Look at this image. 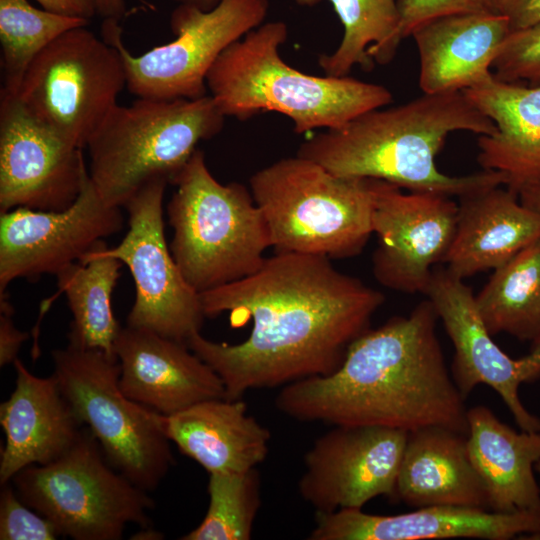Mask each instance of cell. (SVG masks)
Wrapping results in <instances>:
<instances>
[{
    "mask_svg": "<svg viewBox=\"0 0 540 540\" xmlns=\"http://www.w3.org/2000/svg\"><path fill=\"white\" fill-rule=\"evenodd\" d=\"M491 68L500 81L540 86V23L510 31Z\"/></svg>",
    "mask_w": 540,
    "mask_h": 540,
    "instance_id": "1f68e13d",
    "label": "cell"
},
{
    "mask_svg": "<svg viewBox=\"0 0 540 540\" xmlns=\"http://www.w3.org/2000/svg\"><path fill=\"white\" fill-rule=\"evenodd\" d=\"M462 91L496 126L478 139L481 167L502 173L517 194L539 183L540 86L503 82L491 72Z\"/></svg>",
    "mask_w": 540,
    "mask_h": 540,
    "instance_id": "7402d4cb",
    "label": "cell"
},
{
    "mask_svg": "<svg viewBox=\"0 0 540 540\" xmlns=\"http://www.w3.org/2000/svg\"><path fill=\"white\" fill-rule=\"evenodd\" d=\"M268 9V0H221L208 11L179 4L170 16L175 38L139 56L124 46L118 19L105 18L102 38L119 51L131 94L196 99L207 95L206 78L221 53L263 24Z\"/></svg>",
    "mask_w": 540,
    "mask_h": 540,
    "instance_id": "8fae6325",
    "label": "cell"
},
{
    "mask_svg": "<svg viewBox=\"0 0 540 540\" xmlns=\"http://www.w3.org/2000/svg\"><path fill=\"white\" fill-rule=\"evenodd\" d=\"M100 240L80 261L59 272L57 284L72 314L68 344L114 354L121 325L113 315L111 296L123 263L106 253Z\"/></svg>",
    "mask_w": 540,
    "mask_h": 540,
    "instance_id": "4316f807",
    "label": "cell"
},
{
    "mask_svg": "<svg viewBox=\"0 0 540 540\" xmlns=\"http://www.w3.org/2000/svg\"><path fill=\"white\" fill-rule=\"evenodd\" d=\"M59 533L44 516L27 506L12 484L2 485L0 493L1 540H55Z\"/></svg>",
    "mask_w": 540,
    "mask_h": 540,
    "instance_id": "d6a6232c",
    "label": "cell"
},
{
    "mask_svg": "<svg viewBox=\"0 0 540 540\" xmlns=\"http://www.w3.org/2000/svg\"><path fill=\"white\" fill-rule=\"evenodd\" d=\"M168 181L153 180L125 205L129 229L106 253L125 264L135 282V302L128 326L150 330L186 343L205 318L200 294L184 278L168 247L163 198Z\"/></svg>",
    "mask_w": 540,
    "mask_h": 540,
    "instance_id": "7c38bea8",
    "label": "cell"
},
{
    "mask_svg": "<svg viewBox=\"0 0 540 540\" xmlns=\"http://www.w3.org/2000/svg\"><path fill=\"white\" fill-rule=\"evenodd\" d=\"M172 184L176 191L167 205L173 229L170 250L193 289H215L262 266L271 243L250 189L217 181L199 149Z\"/></svg>",
    "mask_w": 540,
    "mask_h": 540,
    "instance_id": "5b68a950",
    "label": "cell"
},
{
    "mask_svg": "<svg viewBox=\"0 0 540 540\" xmlns=\"http://www.w3.org/2000/svg\"><path fill=\"white\" fill-rule=\"evenodd\" d=\"M43 9L69 17L90 18L97 12L96 0H36Z\"/></svg>",
    "mask_w": 540,
    "mask_h": 540,
    "instance_id": "8d00e7d4",
    "label": "cell"
},
{
    "mask_svg": "<svg viewBox=\"0 0 540 540\" xmlns=\"http://www.w3.org/2000/svg\"><path fill=\"white\" fill-rule=\"evenodd\" d=\"M475 302L492 336L540 338V239L495 269Z\"/></svg>",
    "mask_w": 540,
    "mask_h": 540,
    "instance_id": "83f0119b",
    "label": "cell"
},
{
    "mask_svg": "<svg viewBox=\"0 0 540 540\" xmlns=\"http://www.w3.org/2000/svg\"><path fill=\"white\" fill-rule=\"evenodd\" d=\"M497 12L510 31L525 29L540 23V0H497Z\"/></svg>",
    "mask_w": 540,
    "mask_h": 540,
    "instance_id": "d590c367",
    "label": "cell"
},
{
    "mask_svg": "<svg viewBox=\"0 0 540 540\" xmlns=\"http://www.w3.org/2000/svg\"><path fill=\"white\" fill-rule=\"evenodd\" d=\"M88 22L37 9L27 0H0L1 89L16 95L36 56L63 33Z\"/></svg>",
    "mask_w": 540,
    "mask_h": 540,
    "instance_id": "f546056e",
    "label": "cell"
},
{
    "mask_svg": "<svg viewBox=\"0 0 540 540\" xmlns=\"http://www.w3.org/2000/svg\"><path fill=\"white\" fill-rule=\"evenodd\" d=\"M178 4L196 6L202 10L208 11L213 9L221 0H173Z\"/></svg>",
    "mask_w": 540,
    "mask_h": 540,
    "instance_id": "ab89813d",
    "label": "cell"
},
{
    "mask_svg": "<svg viewBox=\"0 0 540 540\" xmlns=\"http://www.w3.org/2000/svg\"><path fill=\"white\" fill-rule=\"evenodd\" d=\"M89 171L83 149L0 92V213L18 207L61 211L78 198Z\"/></svg>",
    "mask_w": 540,
    "mask_h": 540,
    "instance_id": "9a60e30c",
    "label": "cell"
},
{
    "mask_svg": "<svg viewBox=\"0 0 540 540\" xmlns=\"http://www.w3.org/2000/svg\"><path fill=\"white\" fill-rule=\"evenodd\" d=\"M14 309L6 292L0 294V366L13 364L29 333L20 331L13 321Z\"/></svg>",
    "mask_w": 540,
    "mask_h": 540,
    "instance_id": "e575fe53",
    "label": "cell"
},
{
    "mask_svg": "<svg viewBox=\"0 0 540 540\" xmlns=\"http://www.w3.org/2000/svg\"><path fill=\"white\" fill-rule=\"evenodd\" d=\"M225 116L211 95L138 98L117 104L90 138V179L108 205L125 207L147 183H172L200 141L221 132Z\"/></svg>",
    "mask_w": 540,
    "mask_h": 540,
    "instance_id": "52a82bcc",
    "label": "cell"
},
{
    "mask_svg": "<svg viewBox=\"0 0 540 540\" xmlns=\"http://www.w3.org/2000/svg\"><path fill=\"white\" fill-rule=\"evenodd\" d=\"M540 528V515L498 513L480 508L427 506L398 515H373L362 509L316 512L310 540H426L476 538L509 540ZM519 537V538H520Z\"/></svg>",
    "mask_w": 540,
    "mask_h": 540,
    "instance_id": "d6986e66",
    "label": "cell"
},
{
    "mask_svg": "<svg viewBox=\"0 0 540 540\" xmlns=\"http://www.w3.org/2000/svg\"><path fill=\"white\" fill-rule=\"evenodd\" d=\"M408 432L381 426L337 425L304 456L300 496L316 512L362 509L371 499H396Z\"/></svg>",
    "mask_w": 540,
    "mask_h": 540,
    "instance_id": "e0dca14e",
    "label": "cell"
},
{
    "mask_svg": "<svg viewBox=\"0 0 540 540\" xmlns=\"http://www.w3.org/2000/svg\"><path fill=\"white\" fill-rule=\"evenodd\" d=\"M372 189V230L378 237L373 274L389 289L424 295L434 265L443 262L452 243L458 204L445 194L404 193L378 179H372Z\"/></svg>",
    "mask_w": 540,
    "mask_h": 540,
    "instance_id": "4fadbf2b",
    "label": "cell"
},
{
    "mask_svg": "<svg viewBox=\"0 0 540 540\" xmlns=\"http://www.w3.org/2000/svg\"><path fill=\"white\" fill-rule=\"evenodd\" d=\"M283 21L261 24L228 46L211 67L207 89L225 117L246 120L274 111L288 117L297 134L340 127L392 102L383 85L349 76H316L288 65L280 47Z\"/></svg>",
    "mask_w": 540,
    "mask_h": 540,
    "instance_id": "277c9868",
    "label": "cell"
},
{
    "mask_svg": "<svg viewBox=\"0 0 540 540\" xmlns=\"http://www.w3.org/2000/svg\"><path fill=\"white\" fill-rule=\"evenodd\" d=\"M467 420L468 455L484 483L490 511L540 515V486L534 474L540 431L518 432L483 405L468 409Z\"/></svg>",
    "mask_w": 540,
    "mask_h": 540,
    "instance_id": "484cf974",
    "label": "cell"
},
{
    "mask_svg": "<svg viewBox=\"0 0 540 540\" xmlns=\"http://www.w3.org/2000/svg\"><path fill=\"white\" fill-rule=\"evenodd\" d=\"M122 226L120 208L104 202L89 175L78 198L67 209L18 207L1 213L0 294L16 279L57 275Z\"/></svg>",
    "mask_w": 540,
    "mask_h": 540,
    "instance_id": "2e32d148",
    "label": "cell"
},
{
    "mask_svg": "<svg viewBox=\"0 0 540 540\" xmlns=\"http://www.w3.org/2000/svg\"><path fill=\"white\" fill-rule=\"evenodd\" d=\"M13 366L15 389L0 405V423L5 434L1 486L28 466L46 465L59 458L83 429L53 373L49 377L36 376L19 358Z\"/></svg>",
    "mask_w": 540,
    "mask_h": 540,
    "instance_id": "ffe728a7",
    "label": "cell"
},
{
    "mask_svg": "<svg viewBox=\"0 0 540 540\" xmlns=\"http://www.w3.org/2000/svg\"><path fill=\"white\" fill-rule=\"evenodd\" d=\"M518 196L523 205L540 213V182L524 187Z\"/></svg>",
    "mask_w": 540,
    "mask_h": 540,
    "instance_id": "f35d334b",
    "label": "cell"
},
{
    "mask_svg": "<svg viewBox=\"0 0 540 540\" xmlns=\"http://www.w3.org/2000/svg\"><path fill=\"white\" fill-rule=\"evenodd\" d=\"M11 484L60 536L119 540L129 524L150 525L147 512L154 507L153 500L109 463L86 426L63 455L46 465L22 469Z\"/></svg>",
    "mask_w": 540,
    "mask_h": 540,
    "instance_id": "ba28073f",
    "label": "cell"
},
{
    "mask_svg": "<svg viewBox=\"0 0 540 540\" xmlns=\"http://www.w3.org/2000/svg\"><path fill=\"white\" fill-rule=\"evenodd\" d=\"M456 131L491 135L496 126L463 91L423 93L324 129L304 141L297 155L339 176L383 180L408 191L460 197L505 185V176L497 171L449 176L437 169L435 157Z\"/></svg>",
    "mask_w": 540,
    "mask_h": 540,
    "instance_id": "3957f363",
    "label": "cell"
},
{
    "mask_svg": "<svg viewBox=\"0 0 540 540\" xmlns=\"http://www.w3.org/2000/svg\"><path fill=\"white\" fill-rule=\"evenodd\" d=\"M300 6L312 7L318 5L321 0H294Z\"/></svg>",
    "mask_w": 540,
    "mask_h": 540,
    "instance_id": "b9f144b4",
    "label": "cell"
},
{
    "mask_svg": "<svg viewBox=\"0 0 540 540\" xmlns=\"http://www.w3.org/2000/svg\"><path fill=\"white\" fill-rule=\"evenodd\" d=\"M343 26V37L330 54L319 57L325 75L348 76L355 66L371 70L387 64L403 40L397 0H330Z\"/></svg>",
    "mask_w": 540,
    "mask_h": 540,
    "instance_id": "f1b7e54d",
    "label": "cell"
},
{
    "mask_svg": "<svg viewBox=\"0 0 540 540\" xmlns=\"http://www.w3.org/2000/svg\"><path fill=\"white\" fill-rule=\"evenodd\" d=\"M535 471H537V473L540 476V460L535 464ZM521 539L540 540V528L537 531H535V532H533L531 534L522 536Z\"/></svg>",
    "mask_w": 540,
    "mask_h": 540,
    "instance_id": "60d3db41",
    "label": "cell"
},
{
    "mask_svg": "<svg viewBox=\"0 0 540 540\" xmlns=\"http://www.w3.org/2000/svg\"><path fill=\"white\" fill-rule=\"evenodd\" d=\"M256 468L209 474V506L201 523L181 540H248L261 506Z\"/></svg>",
    "mask_w": 540,
    "mask_h": 540,
    "instance_id": "4dcf8cb0",
    "label": "cell"
},
{
    "mask_svg": "<svg viewBox=\"0 0 540 540\" xmlns=\"http://www.w3.org/2000/svg\"><path fill=\"white\" fill-rule=\"evenodd\" d=\"M125 86L119 51L82 26L36 56L16 96L32 117L84 149Z\"/></svg>",
    "mask_w": 540,
    "mask_h": 540,
    "instance_id": "30bf717a",
    "label": "cell"
},
{
    "mask_svg": "<svg viewBox=\"0 0 540 540\" xmlns=\"http://www.w3.org/2000/svg\"><path fill=\"white\" fill-rule=\"evenodd\" d=\"M429 299L366 330L331 374L283 386L279 411L298 421L411 432L441 426L468 435L465 399L448 371Z\"/></svg>",
    "mask_w": 540,
    "mask_h": 540,
    "instance_id": "7a4b0ae2",
    "label": "cell"
},
{
    "mask_svg": "<svg viewBox=\"0 0 540 540\" xmlns=\"http://www.w3.org/2000/svg\"><path fill=\"white\" fill-rule=\"evenodd\" d=\"M97 12L105 18L120 19L125 13L123 0H96Z\"/></svg>",
    "mask_w": 540,
    "mask_h": 540,
    "instance_id": "74e56055",
    "label": "cell"
},
{
    "mask_svg": "<svg viewBox=\"0 0 540 540\" xmlns=\"http://www.w3.org/2000/svg\"><path fill=\"white\" fill-rule=\"evenodd\" d=\"M159 422L170 442L209 474L254 469L269 451L270 431L241 399L201 401L170 415L159 413Z\"/></svg>",
    "mask_w": 540,
    "mask_h": 540,
    "instance_id": "cb8c5ba5",
    "label": "cell"
},
{
    "mask_svg": "<svg viewBox=\"0 0 540 540\" xmlns=\"http://www.w3.org/2000/svg\"><path fill=\"white\" fill-rule=\"evenodd\" d=\"M114 354L124 394L160 414L226 398L221 378L184 342L126 325L115 340Z\"/></svg>",
    "mask_w": 540,
    "mask_h": 540,
    "instance_id": "ac0fdd59",
    "label": "cell"
},
{
    "mask_svg": "<svg viewBox=\"0 0 540 540\" xmlns=\"http://www.w3.org/2000/svg\"><path fill=\"white\" fill-rule=\"evenodd\" d=\"M502 186L459 197L455 234L443 263L463 280L499 268L540 239V213L523 205L517 193Z\"/></svg>",
    "mask_w": 540,
    "mask_h": 540,
    "instance_id": "44dd1931",
    "label": "cell"
},
{
    "mask_svg": "<svg viewBox=\"0 0 540 540\" xmlns=\"http://www.w3.org/2000/svg\"><path fill=\"white\" fill-rule=\"evenodd\" d=\"M454 346L451 376L464 399L480 384L494 389L521 430L540 431V418L522 403L519 387L540 378V338L528 355L508 356L492 339L478 313L475 295L463 279L435 266L424 294Z\"/></svg>",
    "mask_w": 540,
    "mask_h": 540,
    "instance_id": "5bb4252c",
    "label": "cell"
},
{
    "mask_svg": "<svg viewBox=\"0 0 540 540\" xmlns=\"http://www.w3.org/2000/svg\"><path fill=\"white\" fill-rule=\"evenodd\" d=\"M510 32L498 13H459L431 19L411 34L419 54L423 93L462 91L492 71Z\"/></svg>",
    "mask_w": 540,
    "mask_h": 540,
    "instance_id": "603a6c76",
    "label": "cell"
},
{
    "mask_svg": "<svg viewBox=\"0 0 540 540\" xmlns=\"http://www.w3.org/2000/svg\"><path fill=\"white\" fill-rule=\"evenodd\" d=\"M249 186L276 252L348 258L373 233L370 178L339 176L296 154L255 172Z\"/></svg>",
    "mask_w": 540,
    "mask_h": 540,
    "instance_id": "8992f818",
    "label": "cell"
},
{
    "mask_svg": "<svg viewBox=\"0 0 540 540\" xmlns=\"http://www.w3.org/2000/svg\"><path fill=\"white\" fill-rule=\"evenodd\" d=\"M396 500L414 508L490 510L484 483L468 455L467 435L441 426L408 432L396 481Z\"/></svg>",
    "mask_w": 540,
    "mask_h": 540,
    "instance_id": "d4e9b609",
    "label": "cell"
},
{
    "mask_svg": "<svg viewBox=\"0 0 540 540\" xmlns=\"http://www.w3.org/2000/svg\"><path fill=\"white\" fill-rule=\"evenodd\" d=\"M402 39L410 37L421 24L459 13H498L497 0H397Z\"/></svg>",
    "mask_w": 540,
    "mask_h": 540,
    "instance_id": "836d02e7",
    "label": "cell"
},
{
    "mask_svg": "<svg viewBox=\"0 0 540 540\" xmlns=\"http://www.w3.org/2000/svg\"><path fill=\"white\" fill-rule=\"evenodd\" d=\"M199 294L205 317L228 312L237 327L252 321L237 344L200 332L186 341L221 378L230 400L333 373L384 303L380 291L330 258L295 252H276L247 277Z\"/></svg>",
    "mask_w": 540,
    "mask_h": 540,
    "instance_id": "6da1fadb",
    "label": "cell"
},
{
    "mask_svg": "<svg viewBox=\"0 0 540 540\" xmlns=\"http://www.w3.org/2000/svg\"><path fill=\"white\" fill-rule=\"evenodd\" d=\"M51 356L62 394L109 463L141 489L155 490L174 463L170 440L159 413L121 390L117 357L71 344Z\"/></svg>",
    "mask_w": 540,
    "mask_h": 540,
    "instance_id": "9c48e42d",
    "label": "cell"
}]
</instances>
